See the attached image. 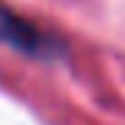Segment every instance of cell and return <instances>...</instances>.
Instances as JSON below:
<instances>
[{"label":"cell","instance_id":"1","mask_svg":"<svg viewBox=\"0 0 125 125\" xmlns=\"http://www.w3.org/2000/svg\"><path fill=\"white\" fill-rule=\"evenodd\" d=\"M0 45L22 56L39 58V61H56L67 53V45L61 36L50 33L47 28L36 25L33 20L22 17L6 3H0Z\"/></svg>","mask_w":125,"mask_h":125}]
</instances>
